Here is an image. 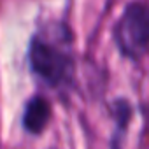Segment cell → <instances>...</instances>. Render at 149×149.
I'll return each instance as SVG.
<instances>
[{
  "label": "cell",
  "mask_w": 149,
  "mask_h": 149,
  "mask_svg": "<svg viewBox=\"0 0 149 149\" xmlns=\"http://www.w3.org/2000/svg\"><path fill=\"white\" fill-rule=\"evenodd\" d=\"M28 58L33 74L51 88H60L70 83L74 63L67 46L37 37L30 44Z\"/></svg>",
  "instance_id": "1"
},
{
  "label": "cell",
  "mask_w": 149,
  "mask_h": 149,
  "mask_svg": "<svg viewBox=\"0 0 149 149\" xmlns=\"http://www.w3.org/2000/svg\"><path fill=\"white\" fill-rule=\"evenodd\" d=\"M116 44L132 60L142 58L149 51V7L132 4L121 16L116 32Z\"/></svg>",
  "instance_id": "2"
},
{
  "label": "cell",
  "mask_w": 149,
  "mask_h": 149,
  "mask_svg": "<svg viewBox=\"0 0 149 149\" xmlns=\"http://www.w3.org/2000/svg\"><path fill=\"white\" fill-rule=\"evenodd\" d=\"M49 118H51V105L47 104V100L42 97H33L25 107L23 126L30 133H40L46 128Z\"/></svg>",
  "instance_id": "3"
}]
</instances>
